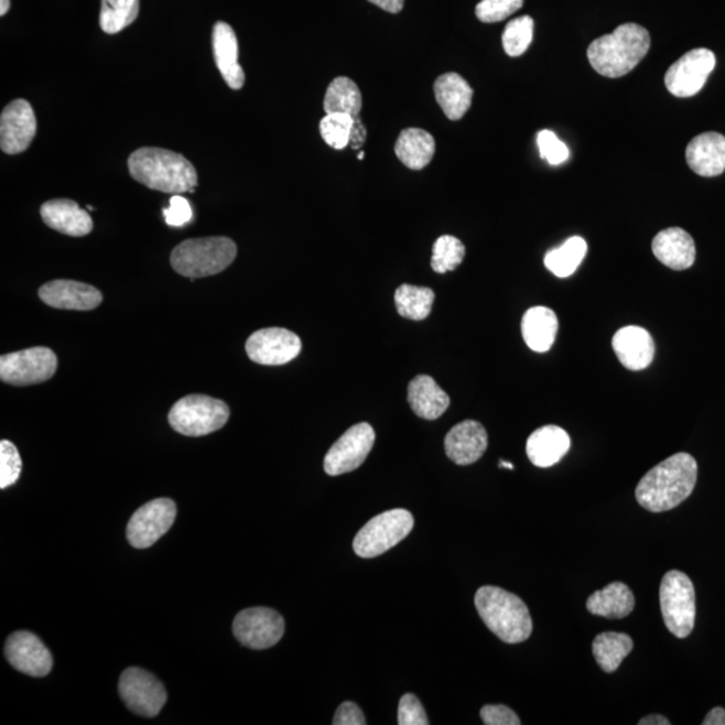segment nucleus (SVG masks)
I'll return each mask as SVG.
<instances>
[{"mask_svg": "<svg viewBox=\"0 0 725 725\" xmlns=\"http://www.w3.org/2000/svg\"><path fill=\"white\" fill-rule=\"evenodd\" d=\"M22 472V458L20 452L12 442L3 440L0 442V488L6 489L20 480Z\"/></svg>", "mask_w": 725, "mask_h": 725, "instance_id": "obj_39", "label": "nucleus"}, {"mask_svg": "<svg viewBox=\"0 0 725 725\" xmlns=\"http://www.w3.org/2000/svg\"><path fill=\"white\" fill-rule=\"evenodd\" d=\"M237 257V245L227 237L187 239L171 253L176 273L192 280L208 278L229 268Z\"/></svg>", "mask_w": 725, "mask_h": 725, "instance_id": "obj_5", "label": "nucleus"}, {"mask_svg": "<svg viewBox=\"0 0 725 725\" xmlns=\"http://www.w3.org/2000/svg\"><path fill=\"white\" fill-rule=\"evenodd\" d=\"M636 607L635 594L623 582H614L605 588L595 592L587 599V610L593 616L608 619H623L628 617Z\"/></svg>", "mask_w": 725, "mask_h": 725, "instance_id": "obj_29", "label": "nucleus"}, {"mask_svg": "<svg viewBox=\"0 0 725 725\" xmlns=\"http://www.w3.org/2000/svg\"><path fill=\"white\" fill-rule=\"evenodd\" d=\"M358 159L359 161H362V159H365V152L361 151L358 155Z\"/></svg>", "mask_w": 725, "mask_h": 725, "instance_id": "obj_52", "label": "nucleus"}, {"mask_svg": "<svg viewBox=\"0 0 725 725\" xmlns=\"http://www.w3.org/2000/svg\"><path fill=\"white\" fill-rule=\"evenodd\" d=\"M232 631L246 648L262 650L279 643L285 631V620L268 607H253L238 613Z\"/></svg>", "mask_w": 725, "mask_h": 725, "instance_id": "obj_11", "label": "nucleus"}, {"mask_svg": "<svg viewBox=\"0 0 725 725\" xmlns=\"http://www.w3.org/2000/svg\"><path fill=\"white\" fill-rule=\"evenodd\" d=\"M697 463L691 454L678 453L650 469L637 485L636 499L650 512H668L692 495L697 483Z\"/></svg>", "mask_w": 725, "mask_h": 725, "instance_id": "obj_1", "label": "nucleus"}, {"mask_svg": "<svg viewBox=\"0 0 725 725\" xmlns=\"http://www.w3.org/2000/svg\"><path fill=\"white\" fill-rule=\"evenodd\" d=\"M716 66L715 54L708 48H693L669 67L666 85L675 97L697 95Z\"/></svg>", "mask_w": 725, "mask_h": 725, "instance_id": "obj_14", "label": "nucleus"}, {"mask_svg": "<svg viewBox=\"0 0 725 725\" xmlns=\"http://www.w3.org/2000/svg\"><path fill=\"white\" fill-rule=\"evenodd\" d=\"M213 53L220 75L231 89L239 90L245 85V73L238 63V40L235 30L225 22H217L213 29Z\"/></svg>", "mask_w": 725, "mask_h": 725, "instance_id": "obj_24", "label": "nucleus"}, {"mask_svg": "<svg viewBox=\"0 0 725 725\" xmlns=\"http://www.w3.org/2000/svg\"><path fill=\"white\" fill-rule=\"evenodd\" d=\"M533 20L528 15L516 18L507 24L502 46L509 57H520L528 51L533 40Z\"/></svg>", "mask_w": 725, "mask_h": 725, "instance_id": "obj_37", "label": "nucleus"}, {"mask_svg": "<svg viewBox=\"0 0 725 725\" xmlns=\"http://www.w3.org/2000/svg\"><path fill=\"white\" fill-rule=\"evenodd\" d=\"M434 96L446 118L457 121L472 107L473 89L457 73H446L435 79Z\"/></svg>", "mask_w": 725, "mask_h": 725, "instance_id": "obj_27", "label": "nucleus"}, {"mask_svg": "<svg viewBox=\"0 0 725 725\" xmlns=\"http://www.w3.org/2000/svg\"><path fill=\"white\" fill-rule=\"evenodd\" d=\"M396 153L405 167L420 171L433 161L435 140L425 129H403L396 143Z\"/></svg>", "mask_w": 725, "mask_h": 725, "instance_id": "obj_30", "label": "nucleus"}, {"mask_svg": "<svg viewBox=\"0 0 725 725\" xmlns=\"http://www.w3.org/2000/svg\"><path fill=\"white\" fill-rule=\"evenodd\" d=\"M119 692L122 702L139 716L155 717L167 703V691L155 675L140 668L121 674Z\"/></svg>", "mask_w": 725, "mask_h": 725, "instance_id": "obj_10", "label": "nucleus"}, {"mask_svg": "<svg viewBox=\"0 0 725 725\" xmlns=\"http://www.w3.org/2000/svg\"><path fill=\"white\" fill-rule=\"evenodd\" d=\"M660 604L663 623L678 638H686L696 623V593L690 576L672 570L662 577Z\"/></svg>", "mask_w": 725, "mask_h": 725, "instance_id": "obj_7", "label": "nucleus"}, {"mask_svg": "<svg viewBox=\"0 0 725 725\" xmlns=\"http://www.w3.org/2000/svg\"><path fill=\"white\" fill-rule=\"evenodd\" d=\"M524 0H481L477 4L476 15L484 23H496L507 20L523 8Z\"/></svg>", "mask_w": 725, "mask_h": 725, "instance_id": "obj_40", "label": "nucleus"}, {"mask_svg": "<svg viewBox=\"0 0 725 725\" xmlns=\"http://www.w3.org/2000/svg\"><path fill=\"white\" fill-rule=\"evenodd\" d=\"M399 725H429L425 708L414 694L408 693L399 702Z\"/></svg>", "mask_w": 725, "mask_h": 725, "instance_id": "obj_42", "label": "nucleus"}, {"mask_svg": "<svg viewBox=\"0 0 725 725\" xmlns=\"http://www.w3.org/2000/svg\"><path fill=\"white\" fill-rule=\"evenodd\" d=\"M538 147L540 156L551 165L563 164L570 158L569 147L552 131H540L538 133Z\"/></svg>", "mask_w": 725, "mask_h": 725, "instance_id": "obj_41", "label": "nucleus"}, {"mask_svg": "<svg viewBox=\"0 0 725 725\" xmlns=\"http://www.w3.org/2000/svg\"><path fill=\"white\" fill-rule=\"evenodd\" d=\"M176 513V504L170 499H156L144 504L129 520L128 542L134 549H149L171 530Z\"/></svg>", "mask_w": 725, "mask_h": 725, "instance_id": "obj_12", "label": "nucleus"}, {"mask_svg": "<svg viewBox=\"0 0 725 725\" xmlns=\"http://www.w3.org/2000/svg\"><path fill=\"white\" fill-rule=\"evenodd\" d=\"M378 8L391 12V14H398L401 12L404 6V0H368Z\"/></svg>", "mask_w": 725, "mask_h": 725, "instance_id": "obj_47", "label": "nucleus"}, {"mask_svg": "<svg viewBox=\"0 0 725 725\" xmlns=\"http://www.w3.org/2000/svg\"><path fill=\"white\" fill-rule=\"evenodd\" d=\"M301 347L300 337L292 331L263 328L255 332L246 342V354L257 365L282 366L296 359Z\"/></svg>", "mask_w": 725, "mask_h": 725, "instance_id": "obj_15", "label": "nucleus"}, {"mask_svg": "<svg viewBox=\"0 0 725 725\" xmlns=\"http://www.w3.org/2000/svg\"><path fill=\"white\" fill-rule=\"evenodd\" d=\"M129 174L145 187L167 194L194 193L198 174L181 153L144 147L128 159Z\"/></svg>", "mask_w": 725, "mask_h": 725, "instance_id": "obj_2", "label": "nucleus"}, {"mask_svg": "<svg viewBox=\"0 0 725 725\" xmlns=\"http://www.w3.org/2000/svg\"><path fill=\"white\" fill-rule=\"evenodd\" d=\"M354 118L343 113L325 116L321 122L322 138L334 150H344L349 145V134L354 126Z\"/></svg>", "mask_w": 725, "mask_h": 725, "instance_id": "obj_38", "label": "nucleus"}, {"mask_svg": "<svg viewBox=\"0 0 725 725\" xmlns=\"http://www.w3.org/2000/svg\"><path fill=\"white\" fill-rule=\"evenodd\" d=\"M650 48V34L637 23L620 24L587 48L589 64L600 76L619 78L641 63Z\"/></svg>", "mask_w": 725, "mask_h": 725, "instance_id": "obj_3", "label": "nucleus"}, {"mask_svg": "<svg viewBox=\"0 0 725 725\" xmlns=\"http://www.w3.org/2000/svg\"><path fill=\"white\" fill-rule=\"evenodd\" d=\"M57 356L52 349L34 347L3 355L0 358V379L12 386L46 382L57 371Z\"/></svg>", "mask_w": 725, "mask_h": 725, "instance_id": "obj_9", "label": "nucleus"}, {"mask_svg": "<svg viewBox=\"0 0 725 725\" xmlns=\"http://www.w3.org/2000/svg\"><path fill=\"white\" fill-rule=\"evenodd\" d=\"M165 223L172 227H182L193 218L192 205L180 194L172 196L170 207L164 210Z\"/></svg>", "mask_w": 725, "mask_h": 725, "instance_id": "obj_43", "label": "nucleus"}, {"mask_svg": "<svg viewBox=\"0 0 725 725\" xmlns=\"http://www.w3.org/2000/svg\"><path fill=\"white\" fill-rule=\"evenodd\" d=\"M475 605L488 629L506 643L524 642L532 635V618L518 595L500 587L478 588Z\"/></svg>", "mask_w": 725, "mask_h": 725, "instance_id": "obj_4", "label": "nucleus"}, {"mask_svg": "<svg viewBox=\"0 0 725 725\" xmlns=\"http://www.w3.org/2000/svg\"><path fill=\"white\" fill-rule=\"evenodd\" d=\"M41 217L51 229L71 237L88 236L94 230V220L88 212L71 199H53L43 203Z\"/></svg>", "mask_w": 725, "mask_h": 725, "instance_id": "obj_22", "label": "nucleus"}, {"mask_svg": "<svg viewBox=\"0 0 725 725\" xmlns=\"http://www.w3.org/2000/svg\"><path fill=\"white\" fill-rule=\"evenodd\" d=\"M39 294L46 305L67 311H91L102 301V294L98 289L72 280L47 282L41 286Z\"/></svg>", "mask_w": 725, "mask_h": 725, "instance_id": "obj_18", "label": "nucleus"}, {"mask_svg": "<svg viewBox=\"0 0 725 725\" xmlns=\"http://www.w3.org/2000/svg\"><path fill=\"white\" fill-rule=\"evenodd\" d=\"M464 258V244L456 237L442 236L433 246L432 268L440 274L453 272L463 263Z\"/></svg>", "mask_w": 725, "mask_h": 725, "instance_id": "obj_36", "label": "nucleus"}, {"mask_svg": "<svg viewBox=\"0 0 725 725\" xmlns=\"http://www.w3.org/2000/svg\"><path fill=\"white\" fill-rule=\"evenodd\" d=\"M435 294L430 288L404 284L397 289L396 305L399 315L421 322L432 312Z\"/></svg>", "mask_w": 725, "mask_h": 725, "instance_id": "obj_34", "label": "nucleus"}, {"mask_svg": "<svg viewBox=\"0 0 725 725\" xmlns=\"http://www.w3.org/2000/svg\"><path fill=\"white\" fill-rule=\"evenodd\" d=\"M10 0H0V15H6L8 14V11L10 10Z\"/></svg>", "mask_w": 725, "mask_h": 725, "instance_id": "obj_50", "label": "nucleus"}, {"mask_svg": "<svg viewBox=\"0 0 725 725\" xmlns=\"http://www.w3.org/2000/svg\"><path fill=\"white\" fill-rule=\"evenodd\" d=\"M139 0H101L100 26L104 33L118 34L138 20Z\"/></svg>", "mask_w": 725, "mask_h": 725, "instance_id": "obj_35", "label": "nucleus"}, {"mask_svg": "<svg viewBox=\"0 0 725 725\" xmlns=\"http://www.w3.org/2000/svg\"><path fill=\"white\" fill-rule=\"evenodd\" d=\"M640 725H669L671 722L668 721L666 716L662 715H650L647 717L641 718L640 722H638Z\"/></svg>", "mask_w": 725, "mask_h": 725, "instance_id": "obj_49", "label": "nucleus"}, {"mask_svg": "<svg viewBox=\"0 0 725 725\" xmlns=\"http://www.w3.org/2000/svg\"><path fill=\"white\" fill-rule=\"evenodd\" d=\"M413 527V515L405 509H391L375 516L356 534L355 554L365 559L382 555L408 538Z\"/></svg>", "mask_w": 725, "mask_h": 725, "instance_id": "obj_8", "label": "nucleus"}, {"mask_svg": "<svg viewBox=\"0 0 725 725\" xmlns=\"http://www.w3.org/2000/svg\"><path fill=\"white\" fill-rule=\"evenodd\" d=\"M559 329L556 313L547 306H533L524 313L521 334L528 347L534 353L550 351L554 346Z\"/></svg>", "mask_w": 725, "mask_h": 725, "instance_id": "obj_28", "label": "nucleus"}, {"mask_svg": "<svg viewBox=\"0 0 725 725\" xmlns=\"http://www.w3.org/2000/svg\"><path fill=\"white\" fill-rule=\"evenodd\" d=\"M361 108V91L351 78L337 77L329 84L324 98L325 113H343L356 119Z\"/></svg>", "mask_w": 725, "mask_h": 725, "instance_id": "obj_32", "label": "nucleus"}, {"mask_svg": "<svg viewBox=\"0 0 725 725\" xmlns=\"http://www.w3.org/2000/svg\"><path fill=\"white\" fill-rule=\"evenodd\" d=\"M703 725H725V710L716 706L705 716Z\"/></svg>", "mask_w": 725, "mask_h": 725, "instance_id": "obj_48", "label": "nucleus"}, {"mask_svg": "<svg viewBox=\"0 0 725 725\" xmlns=\"http://www.w3.org/2000/svg\"><path fill=\"white\" fill-rule=\"evenodd\" d=\"M408 401L411 410L418 416L428 421L437 420L451 404V398L428 375H418L411 380L408 389Z\"/></svg>", "mask_w": 725, "mask_h": 725, "instance_id": "obj_26", "label": "nucleus"}, {"mask_svg": "<svg viewBox=\"0 0 725 725\" xmlns=\"http://www.w3.org/2000/svg\"><path fill=\"white\" fill-rule=\"evenodd\" d=\"M36 134L35 113L26 100H15L0 116V147L8 155H18L32 145Z\"/></svg>", "mask_w": 725, "mask_h": 725, "instance_id": "obj_17", "label": "nucleus"}, {"mask_svg": "<svg viewBox=\"0 0 725 725\" xmlns=\"http://www.w3.org/2000/svg\"><path fill=\"white\" fill-rule=\"evenodd\" d=\"M375 444V432L366 422L349 428L337 440L324 458V470L329 476L354 472L365 463Z\"/></svg>", "mask_w": 725, "mask_h": 725, "instance_id": "obj_13", "label": "nucleus"}, {"mask_svg": "<svg viewBox=\"0 0 725 725\" xmlns=\"http://www.w3.org/2000/svg\"><path fill=\"white\" fill-rule=\"evenodd\" d=\"M571 440L565 430L555 425L543 426L527 441V456L538 468H550L570 451Z\"/></svg>", "mask_w": 725, "mask_h": 725, "instance_id": "obj_25", "label": "nucleus"}, {"mask_svg": "<svg viewBox=\"0 0 725 725\" xmlns=\"http://www.w3.org/2000/svg\"><path fill=\"white\" fill-rule=\"evenodd\" d=\"M500 468H507L509 470H513L515 466L511 463H508V461H500Z\"/></svg>", "mask_w": 725, "mask_h": 725, "instance_id": "obj_51", "label": "nucleus"}, {"mask_svg": "<svg viewBox=\"0 0 725 725\" xmlns=\"http://www.w3.org/2000/svg\"><path fill=\"white\" fill-rule=\"evenodd\" d=\"M635 642L625 632L607 631L595 637L593 653L606 673H614L631 653Z\"/></svg>", "mask_w": 725, "mask_h": 725, "instance_id": "obj_31", "label": "nucleus"}, {"mask_svg": "<svg viewBox=\"0 0 725 725\" xmlns=\"http://www.w3.org/2000/svg\"><path fill=\"white\" fill-rule=\"evenodd\" d=\"M587 253V244L582 237H571L561 248L545 255L544 266L559 279L570 278L580 268Z\"/></svg>", "mask_w": 725, "mask_h": 725, "instance_id": "obj_33", "label": "nucleus"}, {"mask_svg": "<svg viewBox=\"0 0 725 725\" xmlns=\"http://www.w3.org/2000/svg\"><path fill=\"white\" fill-rule=\"evenodd\" d=\"M651 250L663 266L673 270L690 269L696 260V245L690 232L680 227H669L657 235Z\"/></svg>", "mask_w": 725, "mask_h": 725, "instance_id": "obj_23", "label": "nucleus"}, {"mask_svg": "<svg viewBox=\"0 0 725 725\" xmlns=\"http://www.w3.org/2000/svg\"><path fill=\"white\" fill-rule=\"evenodd\" d=\"M613 348L623 366L630 371H641L654 359L653 337L647 329L630 325L620 328L613 337Z\"/></svg>", "mask_w": 725, "mask_h": 725, "instance_id": "obj_20", "label": "nucleus"}, {"mask_svg": "<svg viewBox=\"0 0 725 725\" xmlns=\"http://www.w3.org/2000/svg\"><path fill=\"white\" fill-rule=\"evenodd\" d=\"M229 416V405L224 401L207 396H187L172 405L169 422L177 433L202 437L223 429Z\"/></svg>", "mask_w": 725, "mask_h": 725, "instance_id": "obj_6", "label": "nucleus"}, {"mask_svg": "<svg viewBox=\"0 0 725 725\" xmlns=\"http://www.w3.org/2000/svg\"><path fill=\"white\" fill-rule=\"evenodd\" d=\"M685 159L694 174L704 177L722 175L725 171V138L717 132L699 134L688 144Z\"/></svg>", "mask_w": 725, "mask_h": 725, "instance_id": "obj_21", "label": "nucleus"}, {"mask_svg": "<svg viewBox=\"0 0 725 725\" xmlns=\"http://www.w3.org/2000/svg\"><path fill=\"white\" fill-rule=\"evenodd\" d=\"M367 140V129L360 118L354 120V126L351 129V134H349V145L353 150H359L365 145Z\"/></svg>", "mask_w": 725, "mask_h": 725, "instance_id": "obj_46", "label": "nucleus"}, {"mask_svg": "<svg viewBox=\"0 0 725 725\" xmlns=\"http://www.w3.org/2000/svg\"><path fill=\"white\" fill-rule=\"evenodd\" d=\"M4 654L12 668L32 678H45L53 668L51 651L33 632H12L6 641Z\"/></svg>", "mask_w": 725, "mask_h": 725, "instance_id": "obj_16", "label": "nucleus"}, {"mask_svg": "<svg viewBox=\"0 0 725 725\" xmlns=\"http://www.w3.org/2000/svg\"><path fill=\"white\" fill-rule=\"evenodd\" d=\"M483 723L487 725H520V718L506 705H485L481 710Z\"/></svg>", "mask_w": 725, "mask_h": 725, "instance_id": "obj_44", "label": "nucleus"}, {"mask_svg": "<svg viewBox=\"0 0 725 725\" xmlns=\"http://www.w3.org/2000/svg\"><path fill=\"white\" fill-rule=\"evenodd\" d=\"M334 725H366L365 715L358 705L351 702L343 703L336 711Z\"/></svg>", "mask_w": 725, "mask_h": 725, "instance_id": "obj_45", "label": "nucleus"}, {"mask_svg": "<svg viewBox=\"0 0 725 725\" xmlns=\"http://www.w3.org/2000/svg\"><path fill=\"white\" fill-rule=\"evenodd\" d=\"M488 447L487 430L477 421H464L454 426L445 439L446 456L457 465H472L484 456Z\"/></svg>", "mask_w": 725, "mask_h": 725, "instance_id": "obj_19", "label": "nucleus"}]
</instances>
